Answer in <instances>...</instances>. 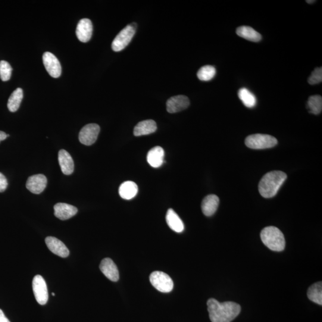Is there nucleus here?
<instances>
[{
  "label": "nucleus",
  "instance_id": "nucleus-14",
  "mask_svg": "<svg viewBox=\"0 0 322 322\" xmlns=\"http://www.w3.org/2000/svg\"><path fill=\"white\" fill-rule=\"evenodd\" d=\"M47 246L51 251L56 255L62 258L67 257L70 254L67 247L61 240L55 237L49 236L45 240Z\"/></svg>",
  "mask_w": 322,
  "mask_h": 322
},
{
  "label": "nucleus",
  "instance_id": "nucleus-26",
  "mask_svg": "<svg viewBox=\"0 0 322 322\" xmlns=\"http://www.w3.org/2000/svg\"><path fill=\"white\" fill-rule=\"evenodd\" d=\"M307 108L309 113L318 115L322 110V98L319 95L309 97L307 102Z\"/></svg>",
  "mask_w": 322,
  "mask_h": 322
},
{
  "label": "nucleus",
  "instance_id": "nucleus-30",
  "mask_svg": "<svg viewBox=\"0 0 322 322\" xmlns=\"http://www.w3.org/2000/svg\"><path fill=\"white\" fill-rule=\"evenodd\" d=\"M8 183L7 179L2 173H0V192H5L7 189Z\"/></svg>",
  "mask_w": 322,
  "mask_h": 322
},
{
  "label": "nucleus",
  "instance_id": "nucleus-18",
  "mask_svg": "<svg viewBox=\"0 0 322 322\" xmlns=\"http://www.w3.org/2000/svg\"><path fill=\"white\" fill-rule=\"evenodd\" d=\"M164 149L160 146H155L150 150L147 155V161L152 167H160L164 162Z\"/></svg>",
  "mask_w": 322,
  "mask_h": 322
},
{
  "label": "nucleus",
  "instance_id": "nucleus-32",
  "mask_svg": "<svg viewBox=\"0 0 322 322\" xmlns=\"http://www.w3.org/2000/svg\"><path fill=\"white\" fill-rule=\"evenodd\" d=\"M8 135L3 131H0V142L7 138Z\"/></svg>",
  "mask_w": 322,
  "mask_h": 322
},
{
  "label": "nucleus",
  "instance_id": "nucleus-7",
  "mask_svg": "<svg viewBox=\"0 0 322 322\" xmlns=\"http://www.w3.org/2000/svg\"><path fill=\"white\" fill-rule=\"evenodd\" d=\"M33 289L37 301L41 305L48 302L49 293L46 281L40 275H37L33 281Z\"/></svg>",
  "mask_w": 322,
  "mask_h": 322
},
{
  "label": "nucleus",
  "instance_id": "nucleus-31",
  "mask_svg": "<svg viewBox=\"0 0 322 322\" xmlns=\"http://www.w3.org/2000/svg\"><path fill=\"white\" fill-rule=\"evenodd\" d=\"M0 322H11L8 318L6 317L4 312L0 309Z\"/></svg>",
  "mask_w": 322,
  "mask_h": 322
},
{
  "label": "nucleus",
  "instance_id": "nucleus-9",
  "mask_svg": "<svg viewBox=\"0 0 322 322\" xmlns=\"http://www.w3.org/2000/svg\"><path fill=\"white\" fill-rule=\"evenodd\" d=\"M43 64L50 76L57 78L61 76L62 67L57 58L51 52H46L43 56Z\"/></svg>",
  "mask_w": 322,
  "mask_h": 322
},
{
  "label": "nucleus",
  "instance_id": "nucleus-27",
  "mask_svg": "<svg viewBox=\"0 0 322 322\" xmlns=\"http://www.w3.org/2000/svg\"><path fill=\"white\" fill-rule=\"evenodd\" d=\"M215 74H216V70L214 67L206 65L199 69L197 76L201 81H208L215 77Z\"/></svg>",
  "mask_w": 322,
  "mask_h": 322
},
{
  "label": "nucleus",
  "instance_id": "nucleus-15",
  "mask_svg": "<svg viewBox=\"0 0 322 322\" xmlns=\"http://www.w3.org/2000/svg\"><path fill=\"white\" fill-rule=\"evenodd\" d=\"M55 215L62 220H67L76 215L78 209L65 203H58L54 206Z\"/></svg>",
  "mask_w": 322,
  "mask_h": 322
},
{
  "label": "nucleus",
  "instance_id": "nucleus-12",
  "mask_svg": "<svg viewBox=\"0 0 322 322\" xmlns=\"http://www.w3.org/2000/svg\"><path fill=\"white\" fill-rule=\"evenodd\" d=\"M93 34V25L89 19H83L78 24L76 35L78 40L83 43L89 42Z\"/></svg>",
  "mask_w": 322,
  "mask_h": 322
},
{
  "label": "nucleus",
  "instance_id": "nucleus-13",
  "mask_svg": "<svg viewBox=\"0 0 322 322\" xmlns=\"http://www.w3.org/2000/svg\"><path fill=\"white\" fill-rule=\"evenodd\" d=\"M100 269L103 274L112 282H117L120 278L119 271L116 264L111 259H103L100 264Z\"/></svg>",
  "mask_w": 322,
  "mask_h": 322
},
{
  "label": "nucleus",
  "instance_id": "nucleus-5",
  "mask_svg": "<svg viewBox=\"0 0 322 322\" xmlns=\"http://www.w3.org/2000/svg\"><path fill=\"white\" fill-rule=\"evenodd\" d=\"M136 24H131L118 34L112 44V48L114 52L123 51L129 45L136 33Z\"/></svg>",
  "mask_w": 322,
  "mask_h": 322
},
{
  "label": "nucleus",
  "instance_id": "nucleus-22",
  "mask_svg": "<svg viewBox=\"0 0 322 322\" xmlns=\"http://www.w3.org/2000/svg\"><path fill=\"white\" fill-rule=\"evenodd\" d=\"M236 34L242 38L252 42H258L262 39L261 35L252 28L248 26H242L237 28Z\"/></svg>",
  "mask_w": 322,
  "mask_h": 322
},
{
  "label": "nucleus",
  "instance_id": "nucleus-21",
  "mask_svg": "<svg viewBox=\"0 0 322 322\" xmlns=\"http://www.w3.org/2000/svg\"><path fill=\"white\" fill-rule=\"evenodd\" d=\"M138 192V186L133 181H128L121 184L119 193L122 198L130 200L135 197Z\"/></svg>",
  "mask_w": 322,
  "mask_h": 322
},
{
  "label": "nucleus",
  "instance_id": "nucleus-6",
  "mask_svg": "<svg viewBox=\"0 0 322 322\" xmlns=\"http://www.w3.org/2000/svg\"><path fill=\"white\" fill-rule=\"evenodd\" d=\"M150 282L155 289L161 292H170L173 289V280L167 274L162 271L153 272L150 276Z\"/></svg>",
  "mask_w": 322,
  "mask_h": 322
},
{
  "label": "nucleus",
  "instance_id": "nucleus-19",
  "mask_svg": "<svg viewBox=\"0 0 322 322\" xmlns=\"http://www.w3.org/2000/svg\"><path fill=\"white\" fill-rule=\"evenodd\" d=\"M157 130L155 121L152 120L140 122L134 129V135L141 136L154 133Z\"/></svg>",
  "mask_w": 322,
  "mask_h": 322
},
{
  "label": "nucleus",
  "instance_id": "nucleus-23",
  "mask_svg": "<svg viewBox=\"0 0 322 322\" xmlns=\"http://www.w3.org/2000/svg\"><path fill=\"white\" fill-rule=\"evenodd\" d=\"M24 93L23 89L18 88L15 90L9 99L8 108L12 112H15L20 108L22 101H23Z\"/></svg>",
  "mask_w": 322,
  "mask_h": 322
},
{
  "label": "nucleus",
  "instance_id": "nucleus-8",
  "mask_svg": "<svg viewBox=\"0 0 322 322\" xmlns=\"http://www.w3.org/2000/svg\"><path fill=\"white\" fill-rule=\"evenodd\" d=\"M100 130L101 129L98 124L86 125L81 129L79 134L80 142L84 145H92L98 139Z\"/></svg>",
  "mask_w": 322,
  "mask_h": 322
},
{
  "label": "nucleus",
  "instance_id": "nucleus-2",
  "mask_svg": "<svg viewBox=\"0 0 322 322\" xmlns=\"http://www.w3.org/2000/svg\"><path fill=\"white\" fill-rule=\"evenodd\" d=\"M287 179L286 174L281 171H273L262 177L258 185L259 192L265 198H273Z\"/></svg>",
  "mask_w": 322,
  "mask_h": 322
},
{
  "label": "nucleus",
  "instance_id": "nucleus-10",
  "mask_svg": "<svg viewBox=\"0 0 322 322\" xmlns=\"http://www.w3.org/2000/svg\"><path fill=\"white\" fill-rule=\"evenodd\" d=\"M190 101L187 96L179 95L172 97L167 102V110L169 113H177L189 107Z\"/></svg>",
  "mask_w": 322,
  "mask_h": 322
},
{
  "label": "nucleus",
  "instance_id": "nucleus-28",
  "mask_svg": "<svg viewBox=\"0 0 322 322\" xmlns=\"http://www.w3.org/2000/svg\"><path fill=\"white\" fill-rule=\"evenodd\" d=\"M12 68L9 62L0 61V78L3 81H8L12 76Z\"/></svg>",
  "mask_w": 322,
  "mask_h": 322
},
{
  "label": "nucleus",
  "instance_id": "nucleus-4",
  "mask_svg": "<svg viewBox=\"0 0 322 322\" xmlns=\"http://www.w3.org/2000/svg\"><path fill=\"white\" fill-rule=\"evenodd\" d=\"M277 140L273 136L267 134H256L249 136L245 139V145L252 149H264L273 148Z\"/></svg>",
  "mask_w": 322,
  "mask_h": 322
},
{
  "label": "nucleus",
  "instance_id": "nucleus-24",
  "mask_svg": "<svg viewBox=\"0 0 322 322\" xmlns=\"http://www.w3.org/2000/svg\"><path fill=\"white\" fill-rule=\"evenodd\" d=\"M307 296L309 300L318 305L322 304V283H315L309 287Z\"/></svg>",
  "mask_w": 322,
  "mask_h": 322
},
{
  "label": "nucleus",
  "instance_id": "nucleus-1",
  "mask_svg": "<svg viewBox=\"0 0 322 322\" xmlns=\"http://www.w3.org/2000/svg\"><path fill=\"white\" fill-rule=\"evenodd\" d=\"M209 318L212 322H231L240 313L241 307L236 302H220L211 298L207 301Z\"/></svg>",
  "mask_w": 322,
  "mask_h": 322
},
{
  "label": "nucleus",
  "instance_id": "nucleus-3",
  "mask_svg": "<svg viewBox=\"0 0 322 322\" xmlns=\"http://www.w3.org/2000/svg\"><path fill=\"white\" fill-rule=\"evenodd\" d=\"M262 243L272 251H282L285 248V239L283 234L274 226L265 227L260 234Z\"/></svg>",
  "mask_w": 322,
  "mask_h": 322
},
{
  "label": "nucleus",
  "instance_id": "nucleus-33",
  "mask_svg": "<svg viewBox=\"0 0 322 322\" xmlns=\"http://www.w3.org/2000/svg\"><path fill=\"white\" fill-rule=\"evenodd\" d=\"M306 2L308 3V4H311V3H314L315 1H314V0H313V1H308V0H307V1H306Z\"/></svg>",
  "mask_w": 322,
  "mask_h": 322
},
{
  "label": "nucleus",
  "instance_id": "nucleus-16",
  "mask_svg": "<svg viewBox=\"0 0 322 322\" xmlns=\"http://www.w3.org/2000/svg\"><path fill=\"white\" fill-rule=\"evenodd\" d=\"M220 199L215 195H209L203 199L202 211L206 216L210 217L215 214L219 205Z\"/></svg>",
  "mask_w": 322,
  "mask_h": 322
},
{
  "label": "nucleus",
  "instance_id": "nucleus-11",
  "mask_svg": "<svg viewBox=\"0 0 322 322\" xmlns=\"http://www.w3.org/2000/svg\"><path fill=\"white\" fill-rule=\"evenodd\" d=\"M47 183L48 180L45 175L36 174L28 178L26 187L31 193L40 194L46 189Z\"/></svg>",
  "mask_w": 322,
  "mask_h": 322
},
{
  "label": "nucleus",
  "instance_id": "nucleus-17",
  "mask_svg": "<svg viewBox=\"0 0 322 322\" xmlns=\"http://www.w3.org/2000/svg\"><path fill=\"white\" fill-rule=\"evenodd\" d=\"M58 159L62 173L65 175H71L73 173L74 170L73 159L67 151L61 150L59 152Z\"/></svg>",
  "mask_w": 322,
  "mask_h": 322
},
{
  "label": "nucleus",
  "instance_id": "nucleus-25",
  "mask_svg": "<svg viewBox=\"0 0 322 322\" xmlns=\"http://www.w3.org/2000/svg\"><path fill=\"white\" fill-rule=\"evenodd\" d=\"M238 96L243 104L247 108H254L257 104V99L254 94L246 88H242L239 90Z\"/></svg>",
  "mask_w": 322,
  "mask_h": 322
},
{
  "label": "nucleus",
  "instance_id": "nucleus-34",
  "mask_svg": "<svg viewBox=\"0 0 322 322\" xmlns=\"http://www.w3.org/2000/svg\"><path fill=\"white\" fill-rule=\"evenodd\" d=\"M52 295H53V296H55V293H52Z\"/></svg>",
  "mask_w": 322,
  "mask_h": 322
},
{
  "label": "nucleus",
  "instance_id": "nucleus-29",
  "mask_svg": "<svg viewBox=\"0 0 322 322\" xmlns=\"http://www.w3.org/2000/svg\"><path fill=\"white\" fill-rule=\"evenodd\" d=\"M308 83L314 85L322 81V68H317L312 71L311 76L308 78Z\"/></svg>",
  "mask_w": 322,
  "mask_h": 322
},
{
  "label": "nucleus",
  "instance_id": "nucleus-20",
  "mask_svg": "<svg viewBox=\"0 0 322 322\" xmlns=\"http://www.w3.org/2000/svg\"><path fill=\"white\" fill-rule=\"evenodd\" d=\"M166 221L171 230L177 233L182 232L184 229L182 220L173 209H169L166 215Z\"/></svg>",
  "mask_w": 322,
  "mask_h": 322
}]
</instances>
